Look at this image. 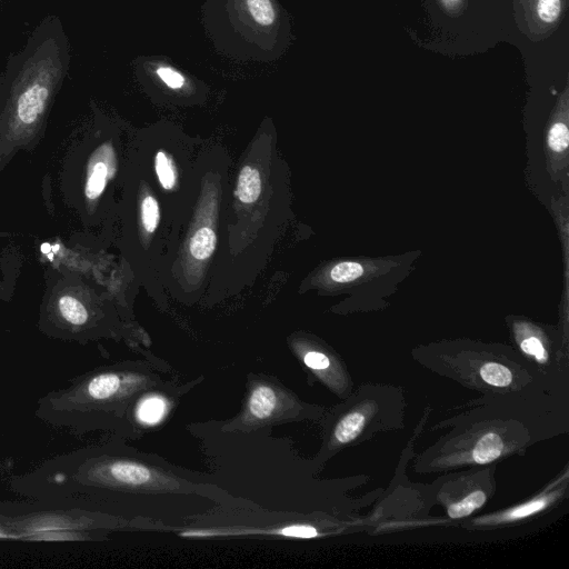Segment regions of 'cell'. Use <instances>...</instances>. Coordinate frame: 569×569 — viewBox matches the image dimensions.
<instances>
[{
	"mask_svg": "<svg viewBox=\"0 0 569 569\" xmlns=\"http://www.w3.org/2000/svg\"><path fill=\"white\" fill-rule=\"evenodd\" d=\"M71 44L61 19L43 17L0 74V163L32 142L69 73Z\"/></svg>",
	"mask_w": 569,
	"mask_h": 569,
	"instance_id": "1",
	"label": "cell"
},
{
	"mask_svg": "<svg viewBox=\"0 0 569 569\" xmlns=\"http://www.w3.org/2000/svg\"><path fill=\"white\" fill-rule=\"evenodd\" d=\"M200 22L217 54L239 63H273L296 39L279 0H204Z\"/></svg>",
	"mask_w": 569,
	"mask_h": 569,
	"instance_id": "2",
	"label": "cell"
},
{
	"mask_svg": "<svg viewBox=\"0 0 569 569\" xmlns=\"http://www.w3.org/2000/svg\"><path fill=\"white\" fill-rule=\"evenodd\" d=\"M133 74L152 98L177 104L201 103L209 87L163 56H140L132 61Z\"/></svg>",
	"mask_w": 569,
	"mask_h": 569,
	"instance_id": "3",
	"label": "cell"
},
{
	"mask_svg": "<svg viewBox=\"0 0 569 569\" xmlns=\"http://www.w3.org/2000/svg\"><path fill=\"white\" fill-rule=\"evenodd\" d=\"M111 142L100 143L88 159L83 183V197L88 203L99 201L116 176L118 160Z\"/></svg>",
	"mask_w": 569,
	"mask_h": 569,
	"instance_id": "4",
	"label": "cell"
},
{
	"mask_svg": "<svg viewBox=\"0 0 569 569\" xmlns=\"http://www.w3.org/2000/svg\"><path fill=\"white\" fill-rule=\"evenodd\" d=\"M525 23L533 36H546L559 24L567 0H519Z\"/></svg>",
	"mask_w": 569,
	"mask_h": 569,
	"instance_id": "5",
	"label": "cell"
},
{
	"mask_svg": "<svg viewBox=\"0 0 569 569\" xmlns=\"http://www.w3.org/2000/svg\"><path fill=\"white\" fill-rule=\"evenodd\" d=\"M279 406V397L274 389L268 385H258L248 399V412L258 420L270 418Z\"/></svg>",
	"mask_w": 569,
	"mask_h": 569,
	"instance_id": "6",
	"label": "cell"
},
{
	"mask_svg": "<svg viewBox=\"0 0 569 569\" xmlns=\"http://www.w3.org/2000/svg\"><path fill=\"white\" fill-rule=\"evenodd\" d=\"M153 169L161 189L173 191L179 182V170L173 156L167 150H158L153 156Z\"/></svg>",
	"mask_w": 569,
	"mask_h": 569,
	"instance_id": "7",
	"label": "cell"
},
{
	"mask_svg": "<svg viewBox=\"0 0 569 569\" xmlns=\"http://www.w3.org/2000/svg\"><path fill=\"white\" fill-rule=\"evenodd\" d=\"M261 191L262 179L260 171L253 166L242 167L237 180V198L242 203L250 204L258 200Z\"/></svg>",
	"mask_w": 569,
	"mask_h": 569,
	"instance_id": "8",
	"label": "cell"
},
{
	"mask_svg": "<svg viewBox=\"0 0 569 569\" xmlns=\"http://www.w3.org/2000/svg\"><path fill=\"white\" fill-rule=\"evenodd\" d=\"M217 248L216 231L209 226L199 228L189 241V254L196 262H206Z\"/></svg>",
	"mask_w": 569,
	"mask_h": 569,
	"instance_id": "9",
	"label": "cell"
},
{
	"mask_svg": "<svg viewBox=\"0 0 569 569\" xmlns=\"http://www.w3.org/2000/svg\"><path fill=\"white\" fill-rule=\"evenodd\" d=\"M503 450V442L499 435L488 432L483 435L472 449V460L477 463H488L496 460Z\"/></svg>",
	"mask_w": 569,
	"mask_h": 569,
	"instance_id": "10",
	"label": "cell"
},
{
	"mask_svg": "<svg viewBox=\"0 0 569 569\" xmlns=\"http://www.w3.org/2000/svg\"><path fill=\"white\" fill-rule=\"evenodd\" d=\"M366 417L358 411L345 416L337 425L333 436L339 443L352 441L363 429Z\"/></svg>",
	"mask_w": 569,
	"mask_h": 569,
	"instance_id": "11",
	"label": "cell"
},
{
	"mask_svg": "<svg viewBox=\"0 0 569 569\" xmlns=\"http://www.w3.org/2000/svg\"><path fill=\"white\" fill-rule=\"evenodd\" d=\"M139 218L143 230L149 234H153L160 222V207L152 194L146 193L141 198L139 203Z\"/></svg>",
	"mask_w": 569,
	"mask_h": 569,
	"instance_id": "12",
	"label": "cell"
},
{
	"mask_svg": "<svg viewBox=\"0 0 569 569\" xmlns=\"http://www.w3.org/2000/svg\"><path fill=\"white\" fill-rule=\"evenodd\" d=\"M167 406L162 398L149 397L139 402L137 417L141 422L153 425L163 418Z\"/></svg>",
	"mask_w": 569,
	"mask_h": 569,
	"instance_id": "13",
	"label": "cell"
},
{
	"mask_svg": "<svg viewBox=\"0 0 569 569\" xmlns=\"http://www.w3.org/2000/svg\"><path fill=\"white\" fill-rule=\"evenodd\" d=\"M486 499L487 496L483 491H473L466 496L462 500L451 503L447 510L448 516L451 519L469 516L475 510L479 509L486 502Z\"/></svg>",
	"mask_w": 569,
	"mask_h": 569,
	"instance_id": "14",
	"label": "cell"
},
{
	"mask_svg": "<svg viewBox=\"0 0 569 569\" xmlns=\"http://www.w3.org/2000/svg\"><path fill=\"white\" fill-rule=\"evenodd\" d=\"M480 377L485 382L495 387H507L512 381L511 371L506 366L496 362L485 363L480 368Z\"/></svg>",
	"mask_w": 569,
	"mask_h": 569,
	"instance_id": "15",
	"label": "cell"
},
{
	"mask_svg": "<svg viewBox=\"0 0 569 569\" xmlns=\"http://www.w3.org/2000/svg\"><path fill=\"white\" fill-rule=\"evenodd\" d=\"M363 274V267L359 262L343 261L330 270V278L335 282L345 283L353 281Z\"/></svg>",
	"mask_w": 569,
	"mask_h": 569,
	"instance_id": "16",
	"label": "cell"
},
{
	"mask_svg": "<svg viewBox=\"0 0 569 569\" xmlns=\"http://www.w3.org/2000/svg\"><path fill=\"white\" fill-rule=\"evenodd\" d=\"M549 502L548 498H539L510 509L498 518V521H512L526 518L542 510Z\"/></svg>",
	"mask_w": 569,
	"mask_h": 569,
	"instance_id": "17",
	"label": "cell"
},
{
	"mask_svg": "<svg viewBox=\"0 0 569 569\" xmlns=\"http://www.w3.org/2000/svg\"><path fill=\"white\" fill-rule=\"evenodd\" d=\"M569 142V131L565 122H555L548 132V144L555 152H561L567 149Z\"/></svg>",
	"mask_w": 569,
	"mask_h": 569,
	"instance_id": "18",
	"label": "cell"
},
{
	"mask_svg": "<svg viewBox=\"0 0 569 569\" xmlns=\"http://www.w3.org/2000/svg\"><path fill=\"white\" fill-rule=\"evenodd\" d=\"M520 347L525 353L533 356L539 362H546L548 360V353L546 349L543 348L541 341L536 337L526 338L521 341Z\"/></svg>",
	"mask_w": 569,
	"mask_h": 569,
	"instance_id": "19",
	"label": "cell"
},
{
	"mask_svg": "<svg viewBox=\"0 0 569 569\" xmlns=\"http://www.w3.org/2000/svg\"><path fill=\"white\" fill-rule=\"evenodd\" d=\"M280 535L292 538H313L318 536V531L312 526L307 525H293L282 528L279 531Z\"/></svg>",
	"mask_w": 569,
	"mask_h": 569,
	"instance_id": "20",
	"label": "cell"
},
{
	"mask_svg": "<svg viewBox=\"0 0 569 569\" xmlns=\"http://www.w3.org/2000/svg\"><path fill=\"white\" fill-rule=\"evenodd\" d=\"M303 361L307 367L312 370H325L329 368L330 360L329 358L319 351H309L303 356Z\"/></svg>",
	"mask_w": 569,
	"mask_h": 569,
	"instance_id": "21",
	"label": "cell"
},
{
	"mask_svg": "<svg viewBox=\"0 0 569 569\" xmlns=\"http://www.w3.org/2000/svg\"><path fill=\"white\" fill-rule=\"evenodd\" d=\"M13 467L11 459H0V480L6 478Z\"/></svg>",
	"mask_w": 569,
	"mask_h": 569,
	"instance_id": "22",
	"label": "cell"
},
{
	"mask_svg": "<svg viewBox=\"0 0 569 569\" xmlns=\"http://www.w3.org/2000/svg\"><path fill=\"white\" fill-rule=\"evenodd\" d=\"M2 2V0H0V3Z\"/></svg>",
	"mask_w": 569,
	"mask_h": 569,
	"instance_id": "23",
	"label": "cell"
}]
</instances>
